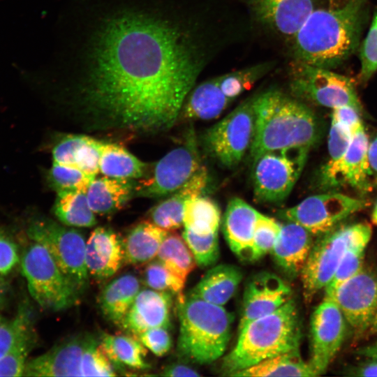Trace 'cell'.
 I'll return each mask as SVG.
<instances>
[{
    "label": "cell",
    "instance_id": "cell-16",
    "mask_svg": "<svg viewBox=\"0 0 377 377\" xmlns=\"http://www.w3.org/2000/svg\"><path fill=\"white\" fill-rule=\"evenodd\" d=\"M341 311L353 332L370 330L377 311V274L364 267L341 284L330 296Z\"/></svg>",
    "mask_w": 377,
    "mask_h": 377
},
{
    "label": "cell",
    "instance_id": "cell-43",
    "mask_svg": "<svg viewBox=\"0 0 377 377\" xmlns=\"http://www.w3.org/2000/svg\"><path fill=\"white\" fill-rule=\"evenodd\" d=\"M360 59L359 79L362 82H367L377 71V13L361 45Z\"/></svg>",
    "mask_w": 377,
    "mask_h": 377
},
{
    "label": "cell",
    "instance_id": "cell-39",
    "mask_svg": "<svg viewBox=\"0 0 377 377\" xmlns=\"http://www.w3.org/2000/svg\"><path fill=\"white\" fill-rule=\"evenodd\" d=\"M182 237L197 265L202 267H207L216 263L219 257L218 232L200 236L184 228Z\"/></svg>",
    "mask_w": 377,
    "mask_h": 377
},
{
    "label": "cell",
    "instance_id": "cell-22",
    "mask_svg": "<svg viewBox=\"0 0 377 377\" xmlns=\"http://www.w3.org/2000/svg\"><path fill=\"white\" fill-rule=\"evenodd\" d=\"M258 18L274 31L293 38L314 10V0H251Z\"/></svg>",
    "mask_w": 377,
    "mask_h": 377
},
{
    "label": "cell",
    "instance_id": "cell-6",
    "mask_svg": "<svg viewBox=\"0 0 377 377\" xmlns=\"http://www.w3.org/2000/svg\"><path fill=\"white\" fill-rule=\"evenodd\" d=\"M115 368L90 333L71 335L27 361L26 376H115Z\"/></svg>",
    "mask_w": 377,
    "mask_h": 377
},
{
    "label": "cell",
    "instance_id": "cell-13",
    "mask_svg": "<svg viewBox=\"0 0 377 377\" xmlns=\"http://www.w3.org/2000/svg\"><path fill=\"white\" fill-rule=\"evenodd\" d=\"M370 205L365 199L327 192L309 196L286 209L283 216L295 222L318 237L341 223L350 215Z\"/></svg>",
    "mask_w": 377,
    "mask_h": 377
},
{
    "label": "cell",
    "instance_id": "cell-41",
    "mask_svg": "<svg viewBox=\"0 0 377 377\" xmlns=\"http://www.w3.org/2000/svg\"><path fill=\"white\" fill-rule=\"evenodd\" d=\"M279 222L260 213L253 231V261L262 258L273 249L281 231Z\"/></svg>",
    "mask_w": 377,
    "mask_h": 377
},
{
    "label": "cell",
    "instance_id": "cell-25",
    "mask_svg": "<svg viewBox=\"0 0 377 377\" xmlns=\"http://www.w3.org/2000/svg\"><path fill=\"white\" fill-rule=\"evenodd\" d=\"M16 316L17 334L8 351L0 359V376H24L28 356L36 343L33 312L27 302L20 304Z\"/></svg>",
    "mask_w": 377,
    "mask_h": 377
},
{
    "label": "cell",
    "instance_id": "cell-17",
    "mask_svg": "<svg viewBox=\"0 0 377 377\" xmlns=\"http://www.w3.org/2000/svg\"><path fill=\"white\" fill-rule=\"evenodd\" d=\"M347 322L331 299L324 297L313 311L310 321L309 364L318 376L324 373L341 348Z\"/></svg>",
    "mask_w": 377,
    "mask_h": 377
},
{
    "label": "cell",
    "instance_id": "cell-44",
    "mask_svg": "<svg viewBox=\"0 0 377 377\" xmlns=\"http://www.w3.org/2000/svg\"><path fill=\"white\" fill-rule=\"evenodd\" d=\"M104 143L89 137L76 151L75 168L96 177L99 172L100 159Z\"/></svg>",
    "mask_w": 377,
    "mask_h": 377
},
{
    "label": "cell",
    "instance_id": "cell-57",
    "mask_svg": "<svg viewBox=\"0 0 377 377\" xmlns=\"http://www.w3.org/2000/svg\"><path fill=\"white\" fill-rule=\"evenodd\" d=\"M369 330L372 332L377 333V323L372 325Z\"/></svg>",
    "mask_w": 377,
    "mask_h": 377
},
{
    "label": "cell",
    "instance_id": "cell-53",
    "mask_svg": "<svg viewBox=\"0 0 377 377\" xmlns=\"http://www.w3.org/2000/svg\"><path fill=\"white\" fill-rule=\"evenodd\" d=\"M369 361L359 365L351 372L353 376H377V360L368 359Z\"/></svg>",
    "mask_w": 377,
    "mask_h": 377
},
{
    "label": "cell",
    "instance_id": "cell-26",
    "mask_svg": "<svg viewBox=\"0 0 377 377\" xmlns=\"http://www.w3.org/2000/svg\"><path fill=\"white\" fill-rule=\"evenodd\" d=\"M242 277V272L238 267L219 265L208 270L188 294L207 302L223 306L235 294Z\"/></svg>",
    "mask_w": 377,
    "mask_h": 377
},
{
    "label": "cell",
    "instance_id": "cell-47",
    "mask_svg": "<svg viewBox=\"0 0 377 377\" xmlns=\"http://www.w3.org/2000/svg\"><path fill=\"white\" fill-rule=\"evenodd\" d=\"M168 328L158 327L149 329L137 337L144 346L158 357L166 355L172 346Z\"/></svg>",
    "mask_w": 377,
    "mask_h": 377
},
{
    "label": "cell",
    "instance_id": "cell-40",
    "mask_svg": "<svg viewBox=\"0 0 377 377\" xmlns=\"http://www.w3.org/2000/svg\"><path fill=\"white\" fill-rule=\"evenodd\" d=\"M267 65H258L218 77L220 88L231 101L249 89L267 70Z\"/></svg>",
    "mask_w": 377,
    "mask_h": 377
},
{
    "label": "cell",
    "instance_id": "cell-28",
    "mask_svg": "<svg viewBox=\"0 0 377 377\" xmlns=\"http://www.w3.org/2000/svg\"><path fill=\"white\" fill-rule=\"evenodd\" d=\"M133 179L103 177L94 179L86 193L94 214H112L121 209L135 195Z\"/></svg>",
    "mask_w": 377,
    "mask_h": 377
},
{
    "label": "cell",
    "instance_id": "cell-1",
    "mask_svg": "<svg viewBox=\"0 0 377 377\" xmlns=\"http://www.w3.org/2000/svg\"><path fill=\"white\" fill-rule=\"evenodd\" d=\"M94 47L83 100L94 126L170 128L202 67L187 38L163 19L124 13L103 26Z\"/></svg>",
    "mask_w": 377,
    "mask_h": 377
},
{
    "label": "cell",
    "instance_id": "cell-4",
    "mask_svg": "<svg viewBox=\"0 0 377 377\" xmlns=\"http://www.w3.org/2000/svg\"><path fill=\"white\" fill-rule=\"evenodd\" d=\"M301 338L299 312L291 298L277 310L250 322L239 332L235 346L223 359L221 372L232 376L267 358L300 352Z\"/></svg>",
    "mask_w": 377,
    "mask_h": 377
},
{
    "label": "cell",
    "instance_id": "cell-30",
    "mask_svg": "<svg viewBox=\"0 0 377 377\" xmlns=\"http://www.w3.org/2000/svg\"><path fill=\"white\" fill-rule=\"evenodd\" d=\"M168 232L150 221L136 224L122 239L124 264L140 265L151 261Z\"/></svg>",
    "mask_w": 377,
    "mask_h": 377
},
{
    "label": "cell",
    "instance_id": "cell-10",
    "mask_svg": "<svg viewBox=\"0 0 377 377\" xmlns=\"http://www.w3.org/2000/svg\"><path fill=\"white\" fill-rule=\"evenodd\" d=\"M310 149L289 148L263 153L253 160L256 201L276 203L291 193L305 165Z\"/></svg>",
    "mask_w": 377,
    "mask_h": 377
},
{
    "label": "cell",
    "instance_id": "cell-31",
    "mask_svg": "<svg viewBox=\"0 0 377 377\" xmlns=\"http://www.w3.org/2000/svg\"><path fill=\"white\" fill-rule=\"evenodd\" d=\"M100 343L102 350L115 369H122L126 366L144 370L151 367L145 359L147 348L135 336L103 333Z\"/></svg>",
    "mask_w": 377,
    "mask_h": 377
},
{
    "label": "cell",
    "instance_id": "cell-52",
    "mask_svg": "<svg viewBox=\"0 0 377 377\" xmlns=\"http://www.w3.org/2000/svg\"><path fill=\"white\" fill-rule=\"evenodd\" d=\"M367 158L372 184L377 185V133L369 142Z\"/></svg>",
    "mask_w": 377,
    "mask_h": 377
},
{
    "label": "cell",
    "instance_id": "cell-33",
    "mask_svg": "<svg viewBox=\"0 0 377 377\" xmlns=\"http://www.w3.org/2000/svg\"><path fill=\"white\" fill-rule=\"evenodd\" d=\"M146 165L126 149L105 142L100 159L99 172L105 177L134 179L141 178Z\"/></svg>",
    "mask_w": 377,
    "mask_h": 377
},
{
    "label": "cell",
    "instance_id": "cell-20",
    "mask_svg": "<svg viewBox=\"0 0 377 377\" xmlns=\"http://www.w3.org/2000/svg\"><path fill=\"white\" fill-rule=\"evenodd\" d=\"M85 263L89 274L96 280L110 278L124 264L122 239L110 228H96L86 242Z\"/></svg>",
    "mask_w": 377,
    "mask_h": 377
},
{
    "label": "cell",
    "instance_id": "cell-18",
    "mask_svg": "<svg viewBox=\"0 0 377 377\" xmlns=\"http://www.w3.org/2000/svg\"><path fill=\"white\" fill-rule=\"evenodd\" d=\"M291 296L289 285L276 274L263 272L252 276L244 289L238 332L250 322L279 309Z\"/></svg>",
    "mask_w": 377,
    "mask_h": 377
},
{
    "label": "cell",
    "instance_id": "cell-15",
    "mask_svg": "<svg viewBox=\"0 0 377 377\" xmlns=\"http://www.w3.org/2000/svg\"><path fill=\"white\" fill-rule=\"evenodd\" d=\"M369 140L363 124L353 133L343 155L332 163H325L318 175L320 188L332 191L349 186L367 194L374 186L369 172L367 152Z\"/></svg>",
    "mask_w": 377,
    "mask_h": 377
},
{
    "label": "cell",
    "instance_id": "cell-24",
    "mask_svg": "<svg viewBox=\"0 0 377 377\" xmlns=\"http://www.w3.org/2000/svg\"><path fill=\"white\" fill-rule=\"evenodd\" d=\"M208 181V171L203 165L181 188L150 209L149 212L150 221L168 232L179 228L184 225V209L186 201L202 195Z\"/></svg>",
    "mask_w": 377,
    "mask_h": 377
},
{
    "label": "cell",
    "instance_id": "cell-21",
    "mask_svg": "<svg viewBox=\"0 0 377 377\" xmlns=\"http://www.w3.org/2000/svg\"><path fill=\"white\" fill-rule=\"evenodd\" d=\"M260 214L239 198L228 203L222 221V230L232 251L243 261H253V231Z\"/></svg>",
    "mask_w": 377,
    "mask_h": 377
},
{
    "label": "cell",
    "instance_id": "cell-55",
    "mask_svg": "<svg viewBox=\"0 0 377 377\" xmlns=\"http://www.w3.org/2000/svg\"><path fill=\"white\" fill-rule=\"evenodd\" d=\"M357 354L367 359L377 360V342L360 348Z\"/></svg>",
    "mask_w": 377,
    "mask_h": 377
},
{
    "label": "cell",
    "instance_id": "cell-23",
    "mask_svg": "<svg viewBox=\"0 0 377 377\" xmlns=\"http://www.w3.org/2000/svg\"><path fill=\"white\" fill-rule=\"evenodd\" d=\"M314 235L300 224L288 221L272 250L274 261L289 277L300 274L314 244Z\"/></svg>",
    "mask_w": 377,
    "mask_h": 377
},
{
    "label": "cell",
    "instance_id": "cell-50",
    "mask_svg": "<svg viewBox=\"0 0 377 377\" xmlns=\"http://www.w3.org/2000/svg\"><path fill=\"white\" fill-rule=\"evenodd\" d=\"M362 113L350 106H342L332 109L331 120L342 124L350 128L354 133L362 124Z\"/></svg>",
    "mask_w": 377,
    "mask_h": 377
},
{
    "label": "cell",
    "instance_id": "cell-5",
    "mask_svg": "<svg viewBox=\"0 0 377 377\" xmlns=\"http://www.w3.org/2000/svg\"><path fill=\"white\" fill-rule=\"evenodd\" d=\"M179 333L177 351L188 362L210 364L224 353L231 335L232 316L223 306L178 295Z\"/></svg>",
    "mask_w": 377,
    "mask_h": 377
},
{
    "label": "cell",
    "instance_id": "cell-32",
    "mask_svg": "<svg viewBox=\"0 0 377 377\" xmlns=\"http://www.w3.org/2000/svg\"><path fill=\"white\" fill-rule=\"evenodd\" d=\"M318 374L304 362L300 352L280 354L263 360L250 367L239 371L232 376H303Z\"/></svg>",
    "mask_w": 377,
    "mask_h": 377
},
{
    "label": "cell",
    "instance_id": "cell-8",
    "mask_svg": "<svg viewBox=\"0 0 377 377\" xmlns=\"http://www.w3.org/2000/svg\"><path fill=\"white\" fill-rule=\"evenodd\" d=\"M28 237L44 246L57 265L82 295L88 288L89 274L85 263L86 242L77 230L47 218L31 220Z\"/></svg>",
    "mask_w": 377,
    "mask_h": 377
},
{
    "label": "cell",
    "instance_id": "cell-11",
    "mask_svg": "<svg viewBox=\"0 0 377 377\" xmlns=\"http://www.w3.org/2000/svg\"><path fill=\"white\" fill-rule=\"evenodd\" d=\"M254 130L252 98L240 104L205 132L202 138L203 148L221 165L234 168L250 150Z\"/></svg>",
    "mask_w": 377,
    "mask_h": 377
},
{
    "label": "cell",
    "instance_id": "cell-36",
    "mask_svg": "<svg viewBox=\"0 0 377 377\" xmlns=\"http://www.w3.org/2000/svg\"><path fill=\"white\" fill-rule=\"evenodd\" d=\"M156 258L170 272L185 281L197 265L183 237L175 232L168 233Z\"/></svg>",
    "mask_w": 377,
    "mask_h": 377
},
{
    "label": "cell",
    "instance_id": "cell-54",
    "mask_svg": "<svg viewBox=\"0 0 377 377\" xmlns=\"http://www.w3.org/2000/svg\"><path fill=\"white\" fill-rule=\"evenodd\" d=\"M10 286L3 274H0V309L7 304L10 295Z\"/></svg>",
    "mask_w": 377,
    "mask_h": 377
},
{
    "label": "cell",
    "instance_id": "cell-51",
    "mask_svg": "<svg viewBox=\"0 0 377 377\" xmlns=\"http://www.w3.org/2000/svg\"><path fill=\"white\" fill-rule=\"evenodd\" d=\"M163 376L171 377H187V376H200V374L196 370L189 366L182 363L171 364L162 371L159 374Z\"/></svg>",
    "mask_w": 377,
    "mask_h": 377
},
{
    "label": "cell",
    "instance_id": "cell-3",
    "mask_svg": "<svg viewBox=\"0 0 377 377\" xmlns=\"http://www.w3.org/2000/svg\"><path fill=\"white\" fill-rule=\"evenodd\" d=\"M255 130L250 148L253 160L260 154L289 148H311L320 129L313 112L302 102L270 90L253 97Z\"/></svg>",
    "mask_w": 377,
    "mask_h": 377
},
{
    "label": "cell",
    "instance_id": "cell-12",
    "mask_svg": "<svg viewBox=\"0 0 377 377\" xmlns=\"http://www.w3.org/2000/svg\"><path fill=\"white\" fill-rule=\"evenodd\" d=\"M194 131H189L184 142L154 165L152 173L135 183V196L161 198L181 188L202 166Z\"/></svg>",
    "mask_w": 377,
    "mask_h": 377
},
{
    "label": "cell",
    "instance_id": "cell-7",
    "mask_svg": "<svg viewBox=\"0 0 377 377\" xmlns=\"http://www.w3.org/2000/svg\"><path fill=\"white\" fill-rule=\"evenodd\" d=\"M20 265L30 295L42 309L59 311L78 302L81 294L42 244L31 240L20 253Z\"/></svg>",
    "mask_w": 377,
    "mask_h": 377
},
{
    "label": "cell",
    "instance_id": "cell-9",
    "mask_svg": "<svg viewBox=\"0 0 377 377\" xmlns=\"http://www.w3.org/2000/svg\"><path fill=\"white\" fill-rule=\"evenodd\" d=\"M290 81L293 94L300 99L332 109L350 106L362 112L354 82L330 69L295 60Z\"/></svg>",
    "mask_w": 377,
    "mask_h": 377
},
{
    "label": "cell",
    "instance_id": "cell-46",
    "mask_svg": "<svg viewBox=\"0 0 377 377\" xmlns=\"http://www.w3.org/2000/svg\"><path fill=\"white\" fill-rule=\"evenodd\" d=\"M89 138L80 134H70L64 137L53 148V163L75 168L76 151Z\"/></svg>",
    "mask_w": 377,
    "mask_h": 377
},
{
    "label": "cell",
    "instance_id": "cell-19",
    "mask_svg": "<svg viewBox=\"0 0 377 377\" xmlns=\"http://www.w3.org/2000/svg\"><path fill=\"white\" fill-rule=\"evenodd\" d=\"M172 295L151 288L140 289L119 327L136 337L151 328H168Z\"/></svg>",
    "mask_w": 377,
    "mask_h": 377
},
{
    "label": "cell",
    "instance_id": "cell-27",
    "mask_svg": "<svg viewBox=\"0 0 377 377\" xmlns=\"http://www.w3.org/2000/svg\"><path fill=\"white\" fill-rule=\"evenodd\" d=\"M232 101L222 92L219 78L216 77L192 89L184 101L179 117L187 120L217 119Z\"/></svg>",
    "mask_w": 377,
    "mask_h": 377
},
{
    "label": "cell",
    "instance_id": "cell-2",
    "mask_svg": "<svg viewBox=\"0 0 377 377\" xmlns=\"http://www.w3.org/2000/svg\"><path fill=\"white\" fill-rule=\"evenodd\" d=\"M367 16V0L314 9L293 38L295 60L330 70L339 66L359 47Z\"/></svg>",
    "mask_w": 377,
    "mask_h": 377
},
{
    "label": "cell",
    "instance_id": "cell-42",
    "mask_svg": "<svg viewBox=\"0 0 377 377\" xmlns=\"http://www.w3.org/2000/svg\"><path fill=\"white\" fill-rule=\"evenodd\" d=\"M364 251L362 248L347 247L332 280L325 288V297L330 296L341 284L363 268Z\"/></svg>",
    "mask_w": 377,
    "mask_h": 377
},
{
    "label": "cell",
    "instance_id": "cell-45",
    "mask_svg": "<svg viewBox=\"0 0 377 377\" xmlns=\"http://www.w3.org/2000/svg\"><path fill=\"white\" fill-rule=\"evenodd\" d=\"M354 132L348 126L331 120L328 140V160L332 163L339 159L346 151Z\"/></svg>",
    "mask_w": 377,
    "mask_h": 377
},
{
    "label": "cell",
    "instance_id": "cell-14",
    "mask_svg": "<svg viewBox=\"0 0 377 377\" xmlns=\"http://www.w3.org/2000/svg\"><path fill=\"white\" fill-rule=\"evenodd\" d=\"M318 237L300 272L307 302L332 280L348 245V224L341 223Z\"/></svg>",
    "mask_w": 377,
    "mask_h": 377
},
{
    "label": "cell",
    "instance_id": "cell-37",
    "mask_svg": "<svg viewBox=\"0 0 377 377\" xmlns=\"http://www.w3.org/2000/svg\"><path fill=\"white\" fill-rule=\"evenodd\" d=\"M96 178L78 168L53 163L47 175L50 186L57 193L82 192L87 189Z\"/></svg>",
    "mask_w": 377,
    "mask_h": 377
},
{
    "label": "cell",
    "instance_id": "cell-49",
    "mask_svg": "<svg viewBox=\"0 0 377 377\" xmlns=\"http://www.w3.org/2000/svg\"><path fill=\"white\" fill-rule=\"evenodd\" d=\"M18 318L9 320L0 314V359L3 357L10 348L17 334Z\"/></svg>",
    "mask_w": 377,
    "mask_h": 377
},
{
    "label": "cell",
    "instance_id": "cell-56",
    "mask_svg": "<svg viewBox=\"0 0 377 377\" xmlns=\"http://www.w3.org/2000/svg\"><path fill=\"white\" fill-rule=\"evenodd\" d=\"M371 221L374 225L377 226V202H376L371 212Z\"/></svg>",
    "mask_w": 377,
    "mask_h": 377
},
{
    "label": "cell",
    "instance_id": "cell-48",
    "mask_svg": "<svg viewBox=\"0 0 377 377\" xmlns=\"http://www.w3.org/2000/svg\"><path fill=\"white\" fill-rule=\"evenodd\" d=\"M19 246L13 237L0 227V274H8L19 263Z\"/></svg>",
    "mask_w": 377,
    "mask_h": 377
},
{
    "label": "cell",
    "instance_id": "cell-38",
    "mask_svg": "<svg viewBox=\"0 0 377 377\" xmlns=\"http://www.w3.org/2000/svg\"><path fill=\"white\" fill-rule=\"evenodd\" d=\"M142 271V282L151 289L172 294L182 293L185 281L170 272L158 260L145 264Z\"/></svg>",
    "mask_w": 377,
    "mask_h": 377
},
{
    "label": "cell",
    "instance_id": "cell-29",
    "mask_svg": "<svg viewBox=\"0 0 377 377\" xmlns=\"http://www.w3.org/2000/svg\"><path fill=\"white\" fill-rule=\"evenodd\" d=\"M140 290V281L132 274H123L108 283L98 299L104 318L119 327Z\"/></svg>",
    "mask_w": 377,
    "mask_h": 377
},
{
    "label": "cell",
    "instance_id": "cell-34",
    "mask_svg": "<svg viewBox=\"0 0 377 377\" xmlns=\"http://www.w3.org/2000/svg\"><path fill=\"white\" fill-rule=\"evenodd\" d=\"M183 221L184 228L200 236L217 232L220 208L212 199L202 195L189 198L184 204Z\"/></svg>",
    "mask_w": 377,
    "mask_h": 377
},
{
    "label": "cell",
    "instance_id": "cell-35",
    "mask_svg": "<svg viewBox=\"0 0 377 377\" xmlns=\"http://www.w3.org/2000/svg\"><path fill=\"white\" fill-rule=\"evenodd\" d=\"M57 219L67 226L89 228L96 224L86 193L65 192L57 193L53 207Z\"/></svg>",
    "mask_w": 377,
    "mask_h": 377
},
{
    "label": "cell",
    "instance_id": "cell-58",
    "mask_svg": "<svg viewBox=\"0 0 377 377\" xmlns=\"http://www.w3.org/2000/svg\"><path fill=\"white\" fill-rule=\"evenodd\" d=\"M375 323H377V311H376V316H375V318H374V321L373 323V325L375 324ZM372 326V325H371Z\"/></svg>",
    "mask_w": 377,
    "mask_h": 377
}]
</instances>
